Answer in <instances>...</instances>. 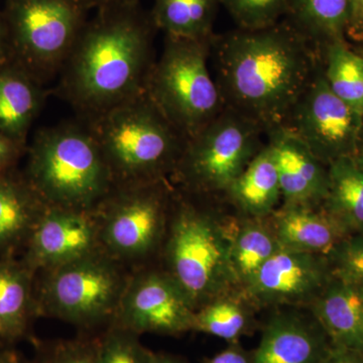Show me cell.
Listing matches in <instances>:
<instances>
[{
    "label": "cell",
    "mask_w": 363,
    "mask_h": 363,
    "mask_svg": "<svg viewBox=\"0 0 363 363\" xmlns=\"http://www.w3.org/2000/svg\"><path fill=\"white\" fill-rule=\"evenodd\" d=\"M225 193L245 217L267 218L277 209L281 185L269 145L262 147Z\"/></svg>",
    "instance_id": "22"
},
{
    "label": "cell",
    "mask_w": 363,
    "mask_h": 363,
    "mask_svg": "<svg viewBox=\"0 0 363 363\" xmlns=\"http://www.w3.org/2000/svg\"><path fill=\"white\" fill-rule=\"evenodd\" d=\"M13 63L45 85L59 75L87 23L83 0H4Z\"/></svg>",
    "instance_id": "7"
},
{
    "label": "cell",
    "mask_w": 363,
    "mask_h": 363,
    "mask_svg": "<svg viewBox=\"0 0 363 363\" xmlns=\"http://www.w3.org/2000/svg\"><path fill=\"white\" fill-rule=\"evenodd\" d=\"M328 193L321 207L350 235L363 234V171L352 157L328 166Z\"/></svg>",
    "instance_id": "23"
},
{
    "label": "cell",
    "mask_w": 363,
    "mask_h": 363,
    "mask_svg": "<svg viewBox=\"0 0 363 363\" xmlns=\"http://www.w3.org/2000/svg\"><path fill=\"white\" fill-rule=\"evenodd\" d=\"M354 162H357L358 167L363 171V140L358 147L357 154L352 157Z\"/></svg>",
    "instance_id": "41"
},
{
    "label": "cell",
    "mask_w": 363,
    "mask_h": 363,
    "mask_svg": "<svg viewBox=\"0 0 363 363\" xmlns=\"http://www.w3.org/2000/svg\"><path fill=\"white\" fill-rule=\"evenodd\" d=\"M333 345L311 313L278 310L269 318L253 363H324Z\"/></svg>",
    "instance_id": "16"
},
{
    "label": "cell",
    "mask_w": 363,
    "mask_h": 363,
    "mask_svg": "<svg viewBox=\"0 0 363 363\" xmlns=\"http://www.w3.org/2000/svg\"><path fill=\"white\" fill-rule=\"evenodd\" d=\"M35 274L13 257H0V344L26 335L35 310Z\"/></svg>",
    "instance_id": "21"
},
{
    "label": "cell",
    "mask_w": 363,
    "mask_h": 363,
    "mask_svg": "<svg viewBox=\"0 0 363 363\" xmlns=\"http://www.w3.org/2000/svg\"><path fill=\"white\" fill-rule=\"evenodd\" d=\"M216 48L224 104L266 131L285 123L316 73L309 40L290 23L240 30Z\"/></svg>",
    "instance_id": "2"
},
{
    "label": "cell",
    "mask_w": 363,
    "mask_h": 363,
    "mask_svg": "<svg viewBox=\"0 0 363 363\" xmlns=\"http://www.w3.org/2000/svg\"><path fill=\"white\" fill-rule=\"evenodd\" d=\"M206 363H253L252 352L243 350L238 342L230 343L229 347L217 353Z\"/></svg>",
    "instance_id": "34"
},
{
    "label": "cell",
    "mask_w": 363,
    "mask_h": 363,
    "mask_svg": "<svg viewBox=\"0 0 363 363\" xmlns=\"http://www.w3.org/2000/svg\"><path fill=\"white\" fill-rule=\"evenodd\" d=\"M128 278L104 250L47 269L35 291L37 315L81 327L114 320Z\"/></svg>",
    "instance_id": "8"
},
{
    "label": "cell",
    "mask_w": 363,
    "mask_h": 363,
    "mask_svg": "<svg viewBox=\"0 0 363 363\" xmlns=\"http://www.w3.org/2000/svg\"><path fill=\"white\" fill-rule=\"evenodd\" d=\"M332 345L363 352V290L332 277L308 308Z\"/></svg>",
    "instance_id": "18"
},
{
    "label": "cell",
    "mask_w": 363,
    "mask_h": 363,
    "mask_svg": "<svg viewBox=\"0 0 363 363\" xmlns=\"http://www.w3.org/2000/svg\"><path fill=\"white\" fill-rule=\"evenodd\" d=\"M252 309L240 292L215 298L196 311L194 331L238 342L252 330Z\"/></svg>",
    "instance_id": "27"
},
{
    "label": "cell",
    "mask_w": 363,
    "mask_h": 363,
    "mask_svg": "<svg viewBox=\"0 0 363 363\" xmlns=\"http://www.w3.org/2000/svg\"><path fill=\"white\" fill-rule=\"evenodd\" d=\"M324 363H363V352L333 346Z\"/></svg>",
    "instance_id": "36"
},
{
    "label": "cell",
    "mask_w": 363,
    "mask_h": 363,
    "mask_svg": "<svg viewBox=\"0 0 363 363\" xmlns=\"http://www.w3.org/2000/svg\"><path fill=\"white\" fill-rule=\"evenodd\" d=\"M25 247L21 262L33 274L101 250L95 210L47 205Z\"/></svg>",
    "instance_id": "14"
},
{
    "label": "cell",
    "mask_w": 363,
    "mask_h": 363,
    "mask_svg": "<svg viewBox=\"0 0 363 363\" xmlns=\"http://www.w3.org/2000/svg\"><path fill=\"white\" fill-rule=\"evenodd\" d=\"M152 353L138 334L116 323L97 340V363H150Z\"/></svg>",
    "instance_id": "29"
},
{
    "label": "cell",
    "mask_w": 363,
    "mask_h": 363,
    "mask_svg": "<svg viewBox=\"0 0 363 363\" xmlns=\"http://www.w3.org/2000/svg\"><path fill=\"white\" fill-rule=\"evenodd\" d=\"M327 259L333 277L363 290V234L344 238Z\"/></svg>",
    "instance_id": "31"
},
{
    "label": "cell",
    "mask_w": 363,
    "mask_h": 363,
    "mask_svg": "<svg viewBox=\"0 0 363 363\" xmlns=\"http://www.w3.org/2000/svg\"><path fill=\"white\" fill-rule=\"evenodd\" d=\"M281 250L328 257L347 231L321 206L283 204L267 217Z\"/></svg>",
    "instance_id": "17"
},
{
    "label": "cell",
    "mask_w": 363,
    "mask_h": 363,
    "mask_svg": "<svg viewBox=\"0 0 363 363\" xmlns=\"http://www.w3.org/2000/svg\"><path fill=\"white\" fill-rule=\"evenodd\" d=\"M325 80L330 89L363 117V56L353 52L343 40L325 44Z\"/></svg>",
    "instance_id": "28"
},
{
    "label": "cell",
    "mask_w": 363,
    "mask_h": 363,
    "mask_svg": "<svg viewBox=\"0 0 363 363\" xmlns=\"http://www.w3.org/2000/svg\"><path fill=\"white\" fill-rule=\"evenodd\" d=\"M332 277L327 257L279 250L240 293L252 308L308 309Z\"/></svg>",
    "instance_id": "13"
},
{
    "label": "cell",
    "mask_w": 363,
    "mask_h": 363,
    "mask_svg": "<svg viewBox=\"0 0 363 363\" xmlns=\"http://www.w3.org/2000/svg\"><path fill=\"white\" fill-rule=\"evenodd\" d=\"M196 311L168 272L143 271L128 278L114 323L138 335H180L194 331Z\"/></svg>",
    "instance_id": "12"
},
{
    "label": "cell",
    "mask_w": 363,
    "mask_h": 363,
    "mask_svg": "<svg viewBox=\"0 0 363 363\" xmlns=\"http://www.w3.org/2000/svg\"><path fill=\"white\" fill-rule=\"evenodd\" d=\"M259 123L230 107L185 143L174 176L193 194L225 193L262 149Z\"/></svg>",
    "instance_id": "9"
},
{
    "label": "cell",
    "mask_w": 363,
    "mask_h": 363,
    "mask_svg": "<svg viewBox=\"0 0 363 363\" xmlns=\"http://www.w3.org/2000/svg\"><path fill=\"white\" fill-rule=\"evenodd\" d=\"M354 39L363 40V0H351L347 30Z\"/></svg>",
    "instance_id": "35"
},
{
    "label": "cell",
    "mask_w": 363,
    "mask_h": 363,
    "mask_svg": "<svg viewBox=\"0 0 363 363\" xmlns=\"http://www.w3.org/2000/svg\"><path fill=\"white\" fill-rule=\"evenodd\" d=\"M38 363H97V341H64L48 351Z\"/></svg>",
    "instance_id": "32"
},
{
    "label": "cell",
    "mask_w": 363,
    "mask_h": 363,
    "mask_svg": "<svg viewBox=\"0 0 363 363\" xmlns=\"http://www.w3.org/2000/svg\"><path fill=\"white\" fill-rule=\"evenodd\" d=\"M219 4V0H155L150 14L166 37L209 39Z\"/></svg>",
    "instance_id": "25"
},
{
    "label": "cell",
    "mask_w": 363,
    "mask_h": 363,
    "mask_svg": "<svg viewBox=\"0 0 363 363\" xmlns=\"http://www.w3.org/2000/svg\"><path fill=\"white\" fill-rule=\"evenodd\" d=\"M240 30H259L278 23L289 0H219Z\"/></svg>",
    "instance_id": "30"
},
{
    "label": "cell",
    "mask_w": 363,
    "mask_h": 363,
    "mask_svg": "<svg viewBox=\"0 0 363 363\" xmlns=\"http://www.w3.org/2000/svg\"><path fill=\"white\" fill-rule=\"evenodd\" d=\"M157 30L136 4L96 9L59 74L57 92L89 119L145 90Z\"/></svg>",
    "instance_id": "1"
},
{
    "label": "cell",
    "mask_w": 363,
    "mask_h": 363,
    "mask_svg": "<svg viewBox=\"0 0 363 363\" xmlns=\"http://www.w3.org/2000/svg\"><path fill=\"white\" fill-rule=\"evenodd\" d=\"M351 0H289L290 23L308 40H343L350 21Z\"/></svg>",
    "instance_id": "26"
},
{
    "label": "cell",
    "mask_w": 363,
    "mask_h": 363,
    "mask_svg": "<svg viewBox=\"0 0 363 363\" xmlns=\"http://www.w3.org/2000/svg\"><path fill=\"white\" fill-rule=\"evenodd\" d=\"M45 206L25 174L16 169L0 174V257L25 247Z\"/></svg>",
    "instance_id": "19"
},
{
    "label": "cell",
    "mask_w": 363,
    "mask_h": 363,
    "mask_svg": "<svg viewBox=\"0 0 363 363\" xmlns=\"http://www.w3.org/2000/svg\"><path fill=\"white\" fill-rule=\"evenodd\" d=\"M281 125L326 166L354 156L362 140L363 117L330 89L323 72L315 73Z\"/></svg>",
    "instance_id": "11"
},
{
    "label": "cell",
    "mask_w": 363,
    "mask_h": 363,
    "mask_svg": "<svg viewBox=\"0 0 363 363\" xmlns=\"http://www.w3.org/2000/svg\"><path fill=\"white\" fill-rule=\"evenodd\" d=\"M0 363H26L23 357L6 345L0 344Z\"/></svg>",
    "instance_id": "39"
},
{
    "label": "cell",
    "mask_w": 363,
    "mask_h": 363,
    "mask_svg": "<svg viewBox=\"0 0 363 363\" xmlns=\"http://www.w3.org/2000/svg\"><path fill=\"white\" fill-rule=\"evenodd\" d=\"M26 152L23 174L50 206L94 210L114 187L99 145L82 121L43 128Z\"/></svg>",
    "instance_id": "4"
},
{
    "label": "cell",
    "mask_w": 363,
    "mask_h": 363,
    "mask_svg": "<svg viewBox=\"0 0 363 363\" xmlns=\"http://www.w3.org/2000/svg\"><path fill=\"white\" fill-rule=\"evenodd\" d=\"M80 121L96 140L114 187L164 180L175 171L187 142L145 90Z\"/></svg>",
    "instance_id": "3"
},
{
    "label": "cell",
    "mask_w": 363,
    "mask_h": 363,
    "mask_svg": "<svg viewBox=\"0 0 363 363\" xmlns=\"http://www.w3.org/2000/svg\"><path fill=\"white\" fill-rule=\"evenodd\" d=\"M245 218L231 228L230 264L238 292L281 250L267 217Z\"/></svg>",
    "instance_id": "24"
},
{
    "label": "cell",
    "mask_w": 363,
    "mask_h": 363,
    "mask_svg": "<svg viewBox=\"0 0 363 363\" xmlns=\"http://www.w3.org/2000/svg\"><path fill=\"white\" fill-rule=\"evenodd\" d=\"M169 205L164 180L113 187L94 209L102 250L119 262L147 257L167 233Z\"/></svg>",
    "instance_id": "10"
},
{
    "label": "cell",
    "mask_w": 363,
    "mask_h": 363,
    "mask_svg": "<svg viewBox=\"0 0 363 363\" xmlns=\"http://www.w3.org/2000/svg\"><path fill=\"white\" fill-rule=\"evenodd\" d=\"M85 6L89 9H99L102 7L118 6V4H136L140 0H83Z\"/></svg>",
    "instance_id": "38"
},
{
    "label": "cell",
    "mask_w": 363,
    "mask_h": 363,
    "mask_svg": "<svg viewBox=\"0 0 363 363\" xmlns=\"http://www.w3.org/2000/svg\"><path fill=\"white\" fill-rule=\"evenodd\" d=\"M11 63H13V55H11L6 21H4V14L0 9V68Z\"/></svg>",
    "instance_id": "37"
},
{
    "label": "cell",
    "mask_w": 363,
    "mask_h": 363,
    "mask_svg": "<svg viewBox=\"0 0 363 363\" xmlns=\"http://www.w3.org/2000/svg\"><path fill=\"white\" fill-rule=\"evenodd\" d=\"M150 363H186L179 358L171 357L168 354H162V353H152V359Z\"/></svg>",
    "instance_id": "40"
},
{
    "label": "cell",
    "mask_w": 363,
    "mask_h": 363,
    "mask_svg": "<svg viewBox=\"0 0 363 363\" xmlns=\"http://www.w3.org/2000/svg\"><path fill=\"white\" fill-rule=\"evenodd\" d=\"M211 42L212 38L166 37L145 86L157 108L186 140L225 108L218 83L208 68Z\"/></svg>",
    "instance_id": "6"
},
{
    "label": "cell",
    "mask_w": 363,
    "mask_h": 363,
    "mask_svg": "<svg viewBox=\"0 0 363 363\" xmlns=\"http://www.w3.org/2000/svg\"><path fill=\"white\" fill-rule=\"evenodd\" d=\"M45 86L16 63L0 68V133L26 143L44 106Z\"/></svg>",
    "instance_id": "20"
},
{
    "label": "cell",
    "mask_w": 363,
    "mask_h": 363,
    "mask_svg": "<svg viewBox=\"0 0 363 363\" xmlns=\"http://www.w3.org/2000/svg\"><path fill=\"white\" fill-rule=\"evenodd\" d=\"M167 228V272L198 310L238 292L230 264L231 228L210 210L180 200Z\"/></svg>",
    "instance_id": "5"
},
{
    "label": "cell",
    "mask_w": 363,
    "mask_h": 363,
    "mask_svg": "<svg viewBox=\"0 0 363 363\" xmlns=\"http://www.w3.org/2000/svg\"><path fill=\"white\" fill-rule=\"evenodd\" d=\"M284 204L319 207L329 187L328 166L285 125L267 130Z\"/></svg>",
    "instance_id": "15"
},
{
    "label": "cell",
    "mask_w": 363,
    "mask_h": 363,
    "mask_svg": "<svg viewBox=\"0 0 363 363\" xmlns=\"http://www.w3.org/2000/svg\"><path fill=\"white\" fill-rule=\"evenodd\" d=\"M26 149V143L16 142L0 133V174L16 169Z\"/></svg>",
    "instance_id": "33"
}]
</instances>
